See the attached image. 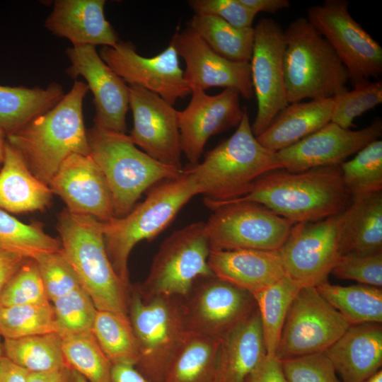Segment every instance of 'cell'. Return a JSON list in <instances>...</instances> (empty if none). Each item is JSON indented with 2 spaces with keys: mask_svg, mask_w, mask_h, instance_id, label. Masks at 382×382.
<instances>
[{
  "mask_svg": "<svg viewBox=\"0 0 382 382\" xmlns=\"http://www.w3.org/2000/svg\"><path fill=\"white\" fill-rule=\"evenodd\" d=\"M28 371L4 355L0 360V382H28Z\"/></svg>",
  "mask_w": 382,
  "mask_h": 382,
  "instance_id": "cell-51",
  "label": "cell"
},
{
  "mask_svg": "<svg viewBox=\"0 0 382 382\" xmlns=\"http://www.w3.org/2000/svg\"><path fill=\"white\" fill-rule=\"evenodd\" d=\"M284 74L289 104L334 98L348 90V72L330 43L307 18L284 30Z\"/></svg>",
  "mask_w": 382,
  "mask_h": 382,
  "instance_id": "cell-6",
  "label": "cell"
},
{
  "mask_svg": "<svg viewBox=\"0 0 382 382\" xmlns=\"http://www.w3.org/2000/svg\"><path fill=\"white\" fill-rule=\"evenodd\" d=\"M50 301L82 287L62 250L42 255L34 260Z\"/></svg>",
  "mask_w": 382,
  "mask_h": 382,
  "instance_id": "cell-44",
  "label": "cell"
},
{
  "mask_svg": "<svg viewBox=\"0 0 382 382\" xmlns=\"http://www.w3.org/2000/svg\"><path fill=\"white\" fill-rule=\"evenodd\" d=\"M342 382H364L382 365V325H350L324 352Z\"/></svg>",
  "mask_w": 382,
  "mask_h": 382,
  "instance_id": "cell-25",
  "label": "cell"
},
{
  "mask_svg": "<svg viewBox=\"0 0 382 382\" xmlns=\"http://www.w3.org/2000/svg\"><path fill=\"white\" fill-rule=\"evenodd\" d=\"M381 103V81H370L334 98L330 122L349 129L355 118Z\"/></svg>",
  "mask_w": 382,
  "mask_h": 382,
  "instance_id": "cell-42",
  "label": "cell"
},
{
  "mask_svg": "<svg viewBox=\"0 0 382 382\" xmlns=\"http://www.w3.org/2000/svg\"><path fill=\"white\" fill-rule=\"evenodd\" d=\"M129 105L133 127L132 142L157 161L183 169L178 126V110L158 95L141 86L129 85Z\"/></svg>",
  "mask_w": 382,
  "mask_h": 382,
  "instance_id": "cell-17",
  "label": "cell"
},
{
  "mask_svg": "<svg viewBox=\"0 0 382 382\" xmlns=\"http://www.w3.org/2000/svg\"><path fill=\"white\" fill-rule=\"evenodd\" d=\"M246 6L258 12L275 13L290 7L288 0H241Z\"/></svg>",
  "mask_w": 382,
  "mask_h": 382,
  "instance_id": "cell-52",
  "label": "cell"
},
{
  "mask_svg": "<svg viewBox=\"0 0 382 382\" xmlns=\"http://www.w3.org/2000/svg\"><path fill=\"white\" fill-rule=\"evenodd\" d=\"M334 98L289 104L259 136L258 141L277 152L319 130L331 121Z\"/></svg>",
  "mask_w": 382,
  "mask_h": 382,
  "instance_id": "cell-27",
  "label": "cell"
},
{
  "mask_svg": "<svg viewBox=\"0 0 382 382\" xmlns=\"http://www.w3.org/2000/svg\"><path fill=\"white\" fill-rule=\"evenodd\" d=\"M284 30L275 21L264 18L254 28L250 62L251 81L257 102L252 131L261 134L288 105L284 74Z\"/></svg>",
  "mask_w": 382,
  "mask_h": 382,
  "instance_id": "cell-13",
  "label": "cell"
},
{
  "mask_svg": "<svg viewBox=\"0 0 382 382\" xmlns=\"http://www.w3.org/2000/svg\"><path fill=\"white\" fill-rule=\"evenodd\" d=\"M221 340L187 330L172 358L164 382H214Z\"/></svg>",
  "mask_w": 382,
  "mask_h": 382,
  "instance_id": "cell-31",
  "label": "cell"
},
{
  "mask_svg": "<svg viewBox=\"0 0 382 382\" xmlns=\"http://www.w3.org/2000/svg\"><path fill=\"white\" fill-rule=\"evenodd\" d=\"M364 382H382V371L380 369Z\"/></svg>",
  "mask_w": 382,
  "mask_h": 382,
  "instance_id": "cell-56",
  "label": "cell"
},
{
  "mask_svg": "<svg viewBox=\"0 0 382 382\" xmlns=\"http://www.w3.org/2000/svg\"><path fill=\"white\" fill-rule=\"evenodd\" d=\"M55 331L61 338L92 331L97 309L82 288L52 302Z\"/></svg>",
  "mask_w": 382,
  "mask_h": 382,
  "instance_id": "cell-41",
  "label": "cell"
},
{
  "mask_svg": "<svg viewBox=\"0 0 382 382\" xmlns=\"http://www.w3.org/2000/svg\"><path fill=\"white\" fill-rule=\"evenodd\" d=\"M331 274L342 279L382 287V252L371 255H341Z\"/></svg>",
  "mask_w": 382,
  "mask_h": 382,
  "instance_id": "cell-45",
  "label": "cell"
},
{
  "mask_svg": "<svg viewBox=\"0 0 382 382\" xmlns=\"http://www.w3.org/2000/svg\"><path fill=\"white\" fill-rule=\"evenodd\" d=\"M345 0H325L307 11V19L330 43L354 87L378 80L382 47L351 16Z\"/></svg>",
  "mask_w": 382,
  "mask_h": 382,
  "instance_id": "cell-10",
  "label": "cell"
},
{
  "mask_svg": "<svg viewBox=\"0 0 382 382\" xmlns=\"http://www.w3.org/2000/svg\"><path fill=\"white\" fill-rule=\"evenodd\" d=\"M128 315L139 348L135 367L149 382H164L187 331L180 298L144 297L137 289L129 298Z\"/></svg>",
  "mask_w": 382,
  "mask_h": 382,
  "instance_id": "cell-8",
  "label": "cell"
},
{
  "mask_svg": "<svg viewBox=\"0 0 382 382\" xmlns=\"http://www.w3.org/2000/svg\"><path fill=\"white\" fill-rule=\"evenodd\" d=\"M217 54L236 62H250L254 44V28H237L211 15L195 14L187 26Z\"/></svg>",
  "mask_w": 382,
  "mask_h": 382,
  "instance_id": "cell-33",
  "label": "cell"
},
{
  "mask_svg": "<svg viewBox=\"0 0 382 382\" xmlns=\"http://www.w3.org/2000/svg\"><path fill=\"white\" fill-rule=\"evenodd\" d=\"M71 370L65 367L49 372H28V382H71Z\"/></svg>",
  "mask_w": 382,
  "mask_h": 382,
  "instance_id": "cell-53",
  "label": "cell"
},
{
  "mask_svg": "<svg viewBox=\"0 0 382 382\" xmlns=\"http://www.w3.org/2000/svg\"><path fill=\"white\" fill-rule=\"evenodd\" d=\"M340 214L294 224L279 248L286 276L302 286L327 282L341 255Z\"/></svg>",
  "mask_w": 382,
  "mask_h": 382,
  "instance_id": "cell-14",
  "label": "cell"
},
{
  "mask_svg": "<svg viewBox=\"0 0 382 382\" xmlns=\"http://www.w3.org/2000/svg\"><path fill=\"white\" fill-rule=\"evenodd\" d=\"M349 325L316 286H303L287 312L275 357L282 361L323 353Z\"/></svg>",
  "mask_w": 382,
  "mask_h": 382,
  "instance_id": "cell-12",
  "label": "cell"
},
{
  "mask_svg": "<svg viewBox=\"0 0 382 382\" xmlns=\"http://www.w3.org/2000/svg\"><path fill=\"white\" fill-rule=\"evenodd\" d=\"M71 382H88V381L78 372L71 370Z\"/></svg>",
  "mask_w": 382,
  "mask_h": 382,
  "instance_id": "cell-55",
  "label": "cell"
},
{
  "mask_svg": "<svg viewBox=\"0 0 382 382\" xmlns=\"http://www.w3.org/2000/svg\"><path fill=\"white\" fill-rule=\"evenodd\" d=\"M287 382H342L324 353H316L281 361Z\"/></svg>",
  "mask_w": 382,
  "mask_h": 382,
  "instance_id": "cell-46",
  "label": "cell"
},
{
  "mask_svg": "<svg viewBox=\"0 0 382 382\" xmlns=\"http://www.w3.org/2000/svg\"><path fill=\"white\" fill-rule=\"evenodd\" d=\"M66 53L71 63L66 74L76 80L81 76L93 93L94 126L125 134L126 114L129 109L128 86L104 62L95 46L73 45Z\"/></svg>",
  "mask_w": 382,
  "mask_h": 382,
  "instance_id": "cell-18",
  "label": "cell"
},
{
  "mask_svg": "<svg viewBox=\"0 0 382 382\" xmlns=\"http://www.w3.org/2000/svg\"><path fill=\"white\" fill-rule=\"evenodd\" d=\"M340 254L382 252V192L352 199L340 214Z\"/></svg>",
  "mask_w": 382,
  "mask_h": 382,
  "instance_id": "cell-28",
  "label": "cell"
},
{
  "mask_svg": "<svg viewBox=\"0 0 382 382\" xmlns=\"http://www.w3.org/2000/svg\"><path fill=\"white\" fill-rule=\"evenodd\" d=\"M180 299L187 330L221 339L256 308L252 294L215 276L197 280Z\"/></svg>",
  "mask_w": 382,
  "mask_h": 382,
  "instance_id": "cell-15",
  "label": "cell"
},
{
  "mask_svg": "<svg viewBox=\"0 0 382 382\" xmlns=\"http://www.w3.org/2000/svg\"><path fill=\"white\" fill-rule=\"evenodd\" d=\"M344 186L352 199L382 190V141L376 140L340 165Z\"/></svg>",
  "mask_w": 382,
  "mask_h": 382,
  "instance_id": "cell-38",
  "label": "cell"
},
{
  "mask_svg": "<svg viewBox=\"0 0 382 382\" xmlns=\"http://www.w3.org/2000/svg\"><path fill=\"white\" fill-rule=\"evenodd\" d=\"M56 332L50 301L11 306H0V336L16 339Z\"/></svg>",
  "mask_w": 382,
  "mask_h": 382,
  "instance_id": "cell-40",
  "label": "cell"
},
{
  "mask_svg": "<svg viewBox=\"0 0 382 382\" xmlns=\"http://www.w3.org/2000/svg\"><path fill=\"white\" fill-rule=\"evenodd\" d=\"M197 195V183L192 173L183 168L179 176L151 187L145 199L125 216L102 222L108 257L123 282L129 284L128 259L133 248L142 241L154 240Z\"/></svg>",
  "mask_w": 382,
  "mask_h": 382,
  "instance_id": "cell-4",
  "label": "cell"
},
{
  "mask_svg": "<svg viewBox=\"0 0 382 382\" xmlns=\"http://www.w3.org/2000/svg\"><path fill=\"white\" fill-rule=\"evenodd\" d=\"M316 288L350 325L382 323L381 288L361 284L341 286L328 281Z\"/></svg>",
  "mask_w": 382,
  "mask_h": 382,
  "instance_id": "cell-32",
  "label": "cell"
},
{
  "mask_svg": "<svg viewBox=\"0 0 382 382\" xmlns=\"http://www.w3.org/2000/svg\"><path fill=\"white\" fill-rule=\"evenodd\" d=\"M92 332L112 365H137L139 348L129 317L97 311Z\"/></svg>",
  "mask_w": 382,
  "mask_h": 382,
  "instance_id": "cell-36",
  "label": "cell"
},
{
  "mask_svg": "<svg viewBox=\"0 0 382 382\" xmlns=\"http://www.w3.org/2000/svg\"><path fill=\"white\" fill-rule=\"evenodd\" d=\"M88 91L86 83L75 80L54 108L6 137V142L21 156L33 174L47 185L70 155L90 154L83 115Z\"/></svg>",
  "mask_w": 382,
  "mask_h": 382,
  "instance_id": "cell-1",
  "label": "cell"
},
{
  "mask_svg": "<svg viewBox=\"0 0 382 382\" xmlns=\"http://www.w3.org/2000/svg\"><path fill=\"white\" fill-rule=\"evenodd\" d=\"M303 286L288 276L253 294L267 355L275 356L289 308Z\"/></svg>",
  "mask_w": 382,
  "mask_h": 382,
  "instance_id": "cell-35",
  "label": "cell"
},
{
  "mask_svg": "<svg viewBox=\"0 0 382 382\" xmlns=\"http://www.w3.org/2000/svg\"><path fill=\"white\" fill-rule=\"evenodd\" d=\"M240 201L260 204L295 224L342 213L349 203V195L339 165L297 173L284 169L269 172L255 182L248 195L226 202Z\"/></svg>",
  "mask_w": 382,
  "mask_h": 382,
  "instance_id": "cell-2",
  "label": "cell"
},
{
  "mask_svg": "<svg viewBox=\"0 0 382 382\" xmlns=\"http://www.w3.org/2000/svg\"><path fill=\"white\" fill-rule=\"evenodd\" d=\"M105 0H57L45 26L73 45L113 47L120 40L105 17Z\"/></svg>",
  "mask_w": 382,
  "mask_h": 382,
  "instance_id": "cell-24",
  "label": "cell"
},
{
  "mask_svg": "<svg viewBox=\"0 0 382 382\" xmlns=\"http://www.w3.org/2000/svg\"><path fill=\"white\" fill-rule=\"evenodd\" d=\"M382 134L380 119L359 130L345 129L330 122L299 141L276 152L282 169L297 173L312 168L339 166Z\"/></svg>",
  "mask_w": 382,
  "mask_h": 382,
  "instance_id": "cell-19",
  "label": "cell"
},
{
  "mask_svg": "<svg viewBox=\"0 0 382 382\" xmlns=\"http://www.w3.org/2000/svg\"><path fill=\"white\" fill-rule=\"evenodd\" d=\"M6 134L0 127V165L2 164L4 158L5 148L6 144Z\"/></svg>",
  "mask_w": 382,
  "mask_h": 382,
  "instance_id": "cell-54",
  "label": "cell"
},
{
  "mask_svg": "<svg viewBox=\"0 0 382 382\" xmlns=\"http://www.w3.org/2000/svg\"><path fill=\"white\" fill-rule=\"evenodd\" d=\"M185 61V79L191 89L233 88L245 99L254 92L250 62L228 60L214 52L192 29L176 30L170 42Z\"/></svg>",
  "mask_w": 382,
  "mask_h": 382,
  "instance_id": "cell-21",
  "label": "cell"
},
{
  "mask_svg": "<svg viewBox=\"0 0 382 382\" xmlns=\"http://www.w3.org/2000/svg\"><path fill=\"white\" fill-rule=\"evenodd\" d=\"M187 168L209 209L245 196L260 177L282 169L276 152L263 146L254 135L246 108L235 132L207 151L202 162Z\"/></svg>",
  "mask_w": 382,
  "mask_h": 382,
  "instance_id": "cell-3",
  "label": "cell"
},
{
  "mask_svg": "<svg viewBox=\"0 0 382 382\" xmlns=\"http://www.w3.org/2000/svg\"><path fill=\"white\" fill-rule=\"evenodd\" d=\"M90 155L99 166L111 192L116 218L127 215L146 191L179 176L183 169L163 164L139 149L129 135L95 126L87 131Z\"/></svg>",
  "mask_w": 382,
  "mask_h": 382,
  "instance_id": "cell-7",
  "label": "cell"
},
{
  "mask_svg": "<svg viewBox=\"0 0 382 382\" xmlns=\"http://www.w3.org/2000/svg\"><path fill=\"white\" fill-rule=\"evenodd\" d=\"M188 105L178 111V126L182 153L189 166L199 162L206 143L214 135L238 127L243 112L240 93L224 88L211 96L202 90H192Z\"/></svg>",
  "mask_w": 382,
  "mask_h": 382,
  "instance_id": "cell-20",
  "label": "cell"
},
{
  "mask_svg": "<svg viewBox=\"0 0 382 382\" xmlns=\"http://www.w3.org/2000/svg\"><path fill=\"white\" fill-rule=\"evenodd\" d=\"M111 382H149L133 364L112 365Z\"/></svg>",
  "mask_w": 382,
  "mask_h": 382,
  "instance_id": "cell-50",
  "label": "cell"
},
{
  "mask_svg": "<svg viewBox=\"0 0 382 382\" xmlns=\"http://www.w3.org/2000/svg\"><path fill=\"white\" fill-rule=\"evenodd\" d=\"M99 54L125 83L154 93L172 105L179 98L191 93L171 42L151 57L139 54L132 42L122 40L113 47L103 46Z\"/></svg>",
  "mask_w": 382,
  "mask_h": 382,
  "instance_id": "cell-16",
  "label": "cell"
},
{
  "mask_svg": "<svg viewBox=\"0 0 382 382\" xmlns=\"http://www.w3.org/2000/svg\"><path fill=\"white\" fill-rule=\"evenodd\" d=\"M57 231L62 253L97 311L129 317V284L120 279L110 262L102 221L65 209L59 214Z\"/></svg>",
  "mask_w": 382,
  "mask_h": 382,
  "instance_id": "cell-5",
  "label": "cell"
},
{
  "mask_svg": "<svg viewBox=\"0 0 382 382\" xmlns=\"http://www.w3.org/2000/svg\"><path fill=\"white\" fill-rule=\"evenodd\" d=\"M4 355L28 372H49L68 367L57 332L4 339Z\"/></svg>",
  "mask_w": 382,
  "mask_h": 382,
  "instance_id": "cell-34",
  "label": "cell"
},
{
  "mask_svg": "<svg viewBox=\"0 0 382 382\" xmlns=\"http://www.w3.org/2000/svg\"><path fill=\"white\" fill-rule=\"evenodd\" d=\"M64 95L56 82L45 88L0 85V127L6 137L16 132L54 108Z\"/></svg>",
  "mask_w": 382,
  "mask_h": 382,
  "instance_id": "cell-30",
  "label": "cell"
},
{
  "mask_svg": "<svg viewBox=\"0 0 382 382\" xmlns=\"http://www.w3.org/2000/svg\"><path fill=\"white\" fill-rule=\"evenodd\" d=\"M1 337L0 336V360L4 356L3 342L1 341Z\"/></svg>",
  "mask_w": 382,
  "mask_h": 382,
  "instance_id": "cell-57",
  "label": "cell"
},
{
  "mask_svg": "<svg viewBox=\"0 0 382 382\" xmlns=\"http://www.w3.org/2000/svg\"><path fill=\"white\" fill-rule=\"evenodd\" d=\"M205 226L212 250H278L294 224L250 201L224 203L212 209Z\"/></svg>",
  "mask_w": 382,
  "mask_h": 382,
  "instance_id": "cell-11",
  "label": "cell"
},
{
  "mask_svg": "<svg viewBox=\"0 0 382 382\" xmlns=\"http://www.w3.org/2000/svg\"><path fill=\"white\" fill-rule=\"evenodd\" d=\"M267 355L256 308L221 340L214 382H245Z\"/></svg>",
  "mask_w": 382,
  "mask_h": 382,
  "instance_id": "cell-26",
  "label": "cell"
},
{
  "mask_svg": "<svg viewBox=\"0 0 382 382\" xmlns=\"http://www.w3.org/2000/svg\"><path fill=\"white\" fill-rule=\"evenodd\" d=\"M52 192L30 170L21 156L7 142L0 170V209L11 213L42 210Z\"/></svg>",
  "mask_w": 382,
  "mask_h": 382,
  "instance_id": "cell-29",
  "label": "cell"
},
{
  "mask_svg": "<svg viewBox=\"0 0 382 382\" xmlns=\"http://www.w3.org/2000/svg\"><path fill=\"white\" fill-rule=\"evenodd\" d=\"M211 250L205 222L173 231L160 245L138 290L144 297L185 298L197 280L214 276L208 263Z\"/></svg>",
  "mask_w": 382,
  "mask_h": 382,
  "instance_id": "cell-9",
  "label": "cell"
},
{
  "mask_svg": "<svg viewBox=\"0 0 382 382\" xmlns=\"http://www.w3.org/2000/svg\"><path fill=\"white\" fill-rule=\"evenodd\" d=\"M0 250L35 260L61 251L62 243L46 233L42 224L23 223L0 209Z\"/></svg>",
  "mask_w": 382,
  "mask_h": 382,
  "instance_id": "cell-37",
  "label": "cell"
},
{
  "mask_svg": "<svg viewBox=\"0 0 382 382\" xmlns=\"http://www.w3.org/2000/svg\"><path fill=\"white\" fill-rule=\"evenodd\" d=\"M188 4L195 14L214 16L237 28L253 27L257 14L241 0H191Z\"/></svg>",
  "mask_w": 382,
  "mask_h": 382,
  "instance_id": "cell-47",
  "label": "cell"
},
{
  "mask_svg": "<svg viewBox=\"0 0 382 382\" xmlns=\"http://www.w3.org/2000/svg\"><path fill=\"white\" fill-rule=\"evenodd\" d=\"M62 349L67 366L88 382H111L112 364L92 331L62 337Z\"/></svg>",
  "mask_w": 382,
  "mask_h": 382,
  "instance_id": "cell-39",
  "label": "cell"
},
{
  "mask_svg": "<svg viewBox=\"0 0 382 382\" xmlns=\"http://www.w3.org/2000/svg\"><path fill=\"white\" fill-rule=\"evenodd\" d=\"M245 382H287L281 361L275 356L266 355L250 374Z\"/></svg>",
  "mask_w": 382,
  "mask_h": 382,
  "instance_id": "cell-48",
  "label": "cell"
},
{
  "mask_svg": "<svg viewBox=\"0 0 382 382\" xmlns=\"http://www.w3.org/2000/svg\"><path fill=\"white\" fill-rule=\"evenodd\" d=\"M208 263L216 277L252 294L286 275L279 250H212Z\"/></svg>",
  "mask_w": 382,
  "mask_h": 382,
  "instance_id": "cell-23",
  "label": "cell"
},
{
  "mask_svg": "<svg viewBox=\"0 0 382 382\" xmlns=\"http://www.w3.org/2000/svg\"><path fill=\"white\" fill-rule=\"evenodd\" d=\"M50 301L34 260L27 259L9 279L0 295V306H11Z\"/></svg>",
  "mask_w": 382,
  "mask_h": 382,
  "instance_id": "cell-43",
  "label": "cell"
},
{
  "mask_svg": "<svg viewBox=\"0 0 382 382\" xmlns=\"http://www.w3.org/2000/svg\"><path fill=\"white\" fill-rule=\"evenodd\" d=\"M49 187L71 213L90 215L102 222L115 217L106 179L90 154H73L67 157Z\"/></svg>",
  "mask_w": 382,
  "mask_h": 382,
  "instance_id": "cell-22",
  "label": "cell"
},
{
  "mask_svg": "<svg viewBox=\"0 0 382 382\" xmlns=\"http://www.w3.org/2000/svg\"><path fill=\"white\" fill-rule=\"evenodd\" d=\"M26 260L18 255L0 250V295L6 283Z\"/></svg>",
  "mask_w": 382,
  "mask_h": 382,
  "instance_id": "cell-49",
  "label": "cell"
}]
</instances>
